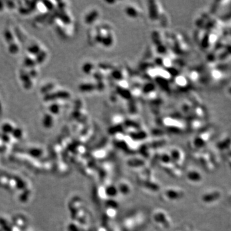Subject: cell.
<instances>
[{
    "mask_svg": "<svg viewBox=\"0 0 231 231\" xmlns=\"http://www.w3.org/2000/svg\"><path fill=\"white\" fill-rule=\"evenodd\" d=\"M225 92L228 96L231 97V82L227 85V87L226 88Z\"/></svg>",
    "mask_w": 231,
    "mask_h": 231,
    "instance_id": "6",
    "label": "cell"
},
{
    "mask_svg": "<svg viewBox=\"0 0 231 231\" xmlns=\"http://www.w3.org/2000/svg\"><path fill=\"white\" fill-rule=\"evenodd\" d=\"M147 6L148 18L153 24L164 28L169 24V21L164 20L158 16V14L163 16H168L160 2L156 1L148 2Z\"/></svg>",
    "mask_w": 231,
    "mask_h": 231,
    "instance_id": "2",
    "label": "cell"
},
{
    "mask_svg": "<svg viewBox=\"0 0 231 231\" xmlns=\"http://www.w3.org/2000/svg\"><path fill=\"white\" fill-rule=\"evenodd\" d=\"M208 71L209 78L216 82L222 81L228 75V68L223 65L212 66Z\"/></svg>",
    "mask_w": 231,
    "mask_h": 231,
    "instance_id": "3",
    "label": "cell"
},
{
    "mask_svg": "<svg viewBox=\"0 0 231 231\" xmlns=\"http://www.w3.org/2000/svg\"><path fill=\"white\" fill-rule=\"evenodd\" d=\"M101 15L100 10L98 8H92L89 12H87L85 17V21L86 24H94L97 21H98Z\"/></svg>",
    "mask_w": 231,
    "mask_h": 231,
    "instance_id": "5",
    "label": "cell"
},
{
    "mask_svg": "<svg viewBox=\"0 0 231 231\" xmlns=\"http://www.w3.org/2000/svg\"><path fill=\"white\" fill-rule=\"evenodd\" d=\"M124 13L125 15L131 19H138L142 14L141 8L136 3H130L126 5L124 8Z\"/></svg>",
    "mask_w": 231,
    "mask_h": 231,
    "instance_id": "4",
    "label": "cell"
},
{
    "mask_svg": "<svg viewBox=\"0 0 231 231\" xmlns=\"http://www.w3.org/2000/svg\"><path fill=\"white\" fill-rule=\"evenodd\" d=\"M89 37L93 46L105 50L112 48L115 43L114 28L109 23H99L92 27Z\"/></svg>",
    "mask_w": 231,
    "mask_h": 231,
    "instance_id": "1",
    "label": "cell"
}]
</instances>
